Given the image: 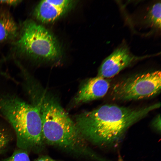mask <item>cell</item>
Here are the masks:
<instances>
[{"label": "cell", "instance_id": "obj_1", "mask_svg": "<svg viewBox=\"0 0 161 161\" xmlns=\"http://www.w3.org/2000/svg\"><path fill=\"white\" fill-rule=\"evenodd\" d=\"M160 106V103L138 109L106 104L79 115L75 123L86 140L101 146L113 145L130 126Z\"/></svg>", "mask_w": 161, "mask_h": 161}, {"label": "cell", "instance_id": "obj_2", "mask_svg": "<svg viewBox=\"0 0 161 161\" xmlns=\"http://www.w3.org/2000/svg\"><path fill=\"white\" fill-rule=\"evenodd\" d=\"M33 103L40 109L44 141L71 152L94 157L75 123L58 103L39 94Z\"/></svg>", "mask_w": 161, "mask_h": 161}, {"label": "cell", "instance_id": "obj_3", "mask_svg": "<svg viewBox=\"0 0 161 161\" xmlns=\"http://www.w3.org/2000/svg\"><path fill=\"white\" fill-rule=\"evenodd\" d=\"M0 114L13 128L20 149L27 151L42 145V121L38 106L10 95L0 101Z\"/></svg>", "mask_w": 161, "mask_h": 161}, {"label": "cell", "instance_id": "obj_4", "mask_svg": "<svg viewBox=\"0 0 161 161\" xmlns=\"http://www.w3.org/2000/svg\"><path fill=\"white\" fill-rule=\"evenodd\" d=\"M13 45L18 56L32 61L52 60L61 55L60 45L44 27L30 19L22 24Z\"/></svg>", "mask_w": 161, "mask_h": 161}, {"label": "cell", "instance_id": "obj_5", "mask_svg": "<svg viewBox=\"0 0 161 161\" xmlns=\"http://www.w3.org/2000/svg\"><path fill=\"white\" fill-rule=\"evenodd\" d=\"M161 88L160 70L148 72L129 77L113 87L111 96L114 100L126 101L149 98L158 94Z\"/></svg>", "mask_w": 161, "mask_h": 161}, {"label": "cell", "instance_id": "obj_6", "mask_svg": "<svg viewBox=\"0 0 161 161\" xmlns=\"http://www.w3.org/2000/svg\"><path fill=\"white\" fill-rule=\"evenodd\" d=\"M145 57L136 56L131 52L127 45H121L104 60L99 69L98 76L104 78H112L124 69Z\"/></svg>", "mask_w": 161, "mask_h": 161}, {"label": "cell", "instance_id": "obj_7", "mask_svg": "<svg viewBox=\"0 0 161 161\" xmlns=\"http://www.w3.org/2000/svg\"><path fill=\"white\" fill-rule=\"evenodd\" d=\"M72 1L68 0L41 1L33 12L35 18L42 23L53 22L61 16L71 4Z\"/></svg>", "mask_w": 161, "mask_h": 161}, {"label": "cell", "instance_id": "obj_8", "mask_svg": "<svg viewBox=\"0 0 161 161\" xmlns=\"http://www.w3.org/2000/svg\"><path fill=\"white\" fill-rule=\"evenodd\" d=\"M109 87V81L101 77L97 76L90 79L79 91L75 102L80 103L102 97L106 94Z\"/></svg>", "mask_w": 161, "mask_h": 161}, {"label": "cell", "instance_id": "obj_9", "mask_svg": "<svg viewBox=\"0 0 161 161\" xmlns=\"http://www.w3.org/2000/svg\"><path fill=\"white\" fill-rule=\"evenodd\" d=\"M19 30L8 12H0V43L15 39L18 36Z\"/></svg>", "mask_w": 161, "mask_h": 161}, {"label": "cell", "instance_id": "obj_10", "mask_svg": "<svg viewBox=\"0 0 161 161\" xmlns=\"http://www.w3.org/2000/svg\"><path fill=\"white\" fill-rule=\"evenodd\" d=\"M161 2H155L148 7L144 17L147 26L159 30L161 28Z\"/></svg>", "mask_w": 161, "mask_h": 161}, {"label": "cell", "instance_id": "obj_11", "mask_svg": "<svg viewBox=\"0 0 161 161\" xmlns=\"http://www.w3.org/2000/svg\"><path fill=\"white\" fill-rule=\"evenodd\" d=\"M3 161H30L27 151L19 149Z\"/></svg>", "mask_w": 161, "mask_h": 161}, {"label": "cell", "instance_id": "obj_12", "mask_svg": "<svg viewBox=\"0 0 161 161\" xmlns=\"http://www.w3.org/2000/svg\"><path fill=\"white\" fill-rule=\"evenodd\" d=\"M10 138L8 132L4 128L0 126V152L8 145Z\"/></svg>", "mask_w": 161, "mask_h": 161}, {"label": "cell", "instance_id": "obj_13", "mask_svg": "<svg viewBox=\"0 0 161 161\" xmlns=\"http://www.w3.org/2000/svg\"><path fill=\"white\" fill-rule=\"evenodd\" d=\"M160 115L159 114L154 119L152 123V125L157 131L161 132Z\"/></svg>", "mask_w": 161, "mask_h": 161}, {"label": "cell", "instance_id": "obj_14", "mask_svg": "<svg viewBox=\"0 0 161 161\" xmlns=\"http://www.w3.org/2000/svg\"><path fill=\"white\" fill-rule=\"evenodd\" d=\"M22 1L18 0H0V3L10 6H16Z\"/></svg>", "mask_w": 161, "mask_h": 161}, {"label": "cell", "instance_id": "obj_15", "mask_svg": "<svg viewBox=\"0 0 161 161\" xmlns=\"http://www.w3.org/2000/svg\"><path fill=\"white\" fill-rule=\"evenodd\" d=\"M35 161H57L47 156H44L38 158Z\"/></svg>", "mask_w": 161, "mask_h": 161}, {"label": "cell", "instance_id": "obj_16", "mask_svg": "<svg viewBox=\"0 0 161 161\" xmlns=\"http://www.w3.org/2000/svg\"><path fill=\"white\" fill-rule=\"evenodd\" d=\"M0 75L7 78H9L10 76L6 73L0 71Z\"/></svg>", "mask_w": 161, "mask_h": 161}]
</instances>
